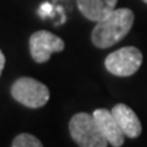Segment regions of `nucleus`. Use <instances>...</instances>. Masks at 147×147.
Instances as JSON below:
<instances>
[{
    "label": "nucleus",
    "mask_w": 147,
    "mask_h": 147,
    "mask_svg": "<svg viewBox=\"0 0 147 147\" xmlns=\"http://www.w3.org/2000/svg\"><path fill=\"white\" fill-rule=\"evenodd\" d=\"M135 14L129 8H116L104 19L97 22L91 33V41L97 48L106 49L121 41L129 33Z\"/></svg>",
    "instance_id": "1"
},
{
    "label": "nucleus",
    "mask_w": 147,
    "mask_h": 147,
    "mask_svg": "<svg viewBox=\"0 0 147 147\" xmlns=\"http://www.w3.org/2000/svg\"><path fill=\"white\" fill-rule=\"evenodd\" d=\"M69 135L79 147H106L108 140L93 115L76 113L69 120Z\"/></svg>",
    "instance_id": "2"
},
{
    "label": "nucleus",
    "mask_w": 147,
    "mask_h": 147,
    "mask_svg": "<svg viewBox=\"0 0 147 147\" xmlns=\"http://www.w3.org/2000/svg\"><path fill=\"white\" fill-rule=\"evenodd\" d=\"M11 95L19 104L32 109L44 106L51 97L49 89L45 84L29 76L16 79L11 86Z\"/></svg>",
    "instance_id": "3"
},
{
    "label": "nucleus",
    "mask_w": 147,
    "mask_h": 147,
    "mask_svg": "<svg viewBox=\"0 0 147 147\" xmlns=\"http://www.w3.org/2000/svg\"><path fill=\"white\" fill-rule=\"evenodd\" d=\"M142 52L135 47H124L109 53L105 59V68L116 76H131L140 68Z\"/></svg>",
    "instance_id": "4"
},
{
    "label": "nucleus",
    "mask_w": 147,
    "mask_h": 147,
    "mask_svg": "<svg viewBox=\"0 0 147 147\" xmlns=\"http://www.w3.org/2000/svg\"><path fill=\"white\" fill-rule=\"evenodd\" d=\"M30 45V53L36 63H47L51 59V55L56 52H61L64 49V41L47 30H38L33 33L29 40Z\"/></svg>",
    "instance_id": "5"
},
{
    "label": "nucleus",
    "mask_w": 147,
    "mask_h": 147,
    "mask_svg": "<svg viewBox=\"0 0 147 147\" xmlns=\"http://www.w3.org/2000/svg\"><path fill=\"white\" fill-rule=\"evenodd\" d=\"M93 117L97 121L101 132L106 138L108 143L113 147H121L125 140V135L123 134L121 128L119 127L115 116L112 115V110L108 109H95L93 112Z\"/></svg>",
    "instance_id": "6"
},
{
    "label": "nucleus",
    "mask_w": 147,
    "mask_h": 147,
    "mask_svg": "<svg viewBox=\"0 0 147 147\" xmlns=\"http://www.w3.org/2000/svg\"><path fill=\"white\" fill-rule=\"evenodd\" d=\"M112 115L115 116L117 124L127 138L135 139V138L140 136L142 123L136 116V113L129 106L124 105V104H117L112 108Z\"/></svg>",
    "instance_id": "7"
},
{
    "label": "nucleus",
    "mask_w": 147,
    "mask_h": 147,
    "mask_svg": "<svg viewBox=\"0 0 147 147\" xmlns=\"http://www.w3.org/2000/svg\"><path fill=\"white\" fill-rule=\"evenodd\" d=\"M76 3L84 18L98 22L116 10L117 0H76Z\"/></svg>",
    "instance_id": "8"
},
{
    "label": "nucleus",
    "mask_w": 147,
    "mask_h": 147,
    "mask_svg": "<svg viewBox=\"0 0 147 147\" xmlns=\"http://www.w3.org/2000/svg\"><path fill=\"white\" fill-rule=\"evenodd\" d=\"M11 147H44L40 139H37L32 134H19L12 140Z\"/></svg>",
    "instance_id": "9"
},
{
    "label": "nucleus",
    "mask_w": 147,
    "mask_h": 147,
    "mask_svg": "<svg viewBox=\"0 0 147 147\" xmlns=\"http://www.w3.org/2000/svg\"><path fill=\"white\" fill-rule=\"evenodd\" d=\"M4 64H5V57H4V53L0 51V75L3 72V68H4Z\"/></svg>",
    "instance_id": "10"
},
{
    "label": "nucleus",
    "mask_w": 147,
    "mask_h": 147,
    "mask_svg": "<svg viewBox=\"0 0 147 147\" xmlns=\"http://www.w3.org/2000/svg\"><path fill=\"white\" fill-rule=\"evenodd\" d=\"M143 1H144V3H146V4H147V0H143Z\"/></svg>",
    "instance_id": "11"
}]
</instances>
